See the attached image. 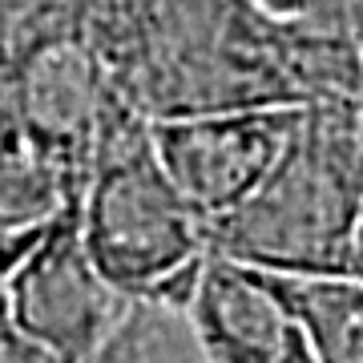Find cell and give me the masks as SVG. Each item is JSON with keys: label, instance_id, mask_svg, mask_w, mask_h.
I'll use <instances>...</instances> for the list:
<instances>
[{"label": "cell", "instance_id": "6da1fadb", "mask_svg": "<svg viewBox=\"0 0 363 363\" xmlns=\"http://www.w3.org/2000/svg\"><path fill=\"white\" fill-rule=\"evenodd\" d=\"M89 25L117 101L142 121L363 89V49L347 33L267 0H89Z\"/></svg>", "mask_w": 363, "mask_h": 363}, {"label": "cell", "instance_id": "7a4b0ae2", "mask_svg": "<svg viewBox=\"0 0 363 363\" xmlns=\"http://www.w3.org/2000/svg\"><path fill=\"white\" fill-rule=\"evenodd\" d=\"M121 109L89 0H0V238L45 230L77 198Z\"/></svg>", "mask_w": 363, "mask_h": 363}, {"label": "cell", "instance_id": "3957f363", "mask_svg": "<svg viewBox=\"0 0 363 363\" xmlns=\"http://www.w3.org/2000/svg\"><path fill=\"white\" fill-rule=\"evenodd\" d=\"M363 194V89L291 109L279 154L250 194L206 226L210 255L259 271H347Z\"/></svg>", "mask_w": 363, "mask_h": 363}, {"label": "cell", "instance_id": "277c9868", "mask_svg": "<svg viewBox=\"0 0 363 363\" xmlns=\"http://www.w3.org/2000/svg\"><path fill=\"white\" fill-rule=\"evenodd\" d=\"M85 255L125 298H186L206 247V222L169 182L150 121L117 117L101 133L77 190Z\"/></svg>", "mask_w": 363, "mask_h": 363}, {"label": "cell", "instance_id": "5b68a950", "mask_svg": "<svg viewBox=\"0 0 363 363\" xmlns=\"http://www.w3.org/2000/svg\"><path fill=\"white\" fill-rule=\"evenodd\" d=\"M0 295L16 323L65 363H89L133 303L105 283L85 255L77 198L33 238V247L0 283Z\"/></svg>", "mask_w": 363, "mask_h": 363}, {"label": "cell", "instance_id": "8992f818", "mask_svg": "<svg viewBox=\"0 0 363 363\" xmlns=\"http://www.w3.org/2000/svg\"><path fill=\"white\" fill-rule=\"evenodd\" d=\"M291 109L295 105L166 117L150 121V142L169 182L210 226L218 214L238 206L262 178V169L271 166Z\"/></svg>", "mask_w": 363, "mask_h": 363}, {"label": "cell", "instance_id": "52a82bcc", "mask_svg": "<svg viewBox=\"0 0 363 363\" xmlns=\"http://www.w3.org/2000/svg\"><path fill=\"white\" fill-rule=\"evenodd\" d=\"M206 363H315L267 271L206 255L182 298Z\"/></svg>", "mask_w": 363, "mask_h": 363}, {"label": "cell", "instance_id": "ba28073f", "mask_svg": "<svg viewBox=\"0 0 363 363\" xmlns=\"http://www.w3.org/2000/svg\"><path fill=\"white\" fill-rule=\"evenodd\" d=\"M271 286L298 319L315 363H363V279L351 271L286 274L267 271Z\"/></svg>", "mask_w": 363, "mask_h": 363}, {"label": "cell", "instance_id": "9c48e42d", "mask_svg": "<svg viewBox=\"0 0 363 363\" xmlns=\"http://www.w3.org/2000/svg\"><path fill=\"white\" fill-rule=\"evenodd\" d=\"M89 363H206L178 298H133Z\"/></svg>", "mask_w": 363, "mask_h": 363}, {"label": "cell", "instance_id": "30bf717a", "mask_svg": "<svg viewBox=\"0 0 363 363\" xmlns=\"http://www.w3.org/2000/svg\"><path fill=\"white\" fill-rule=\"evenodd\" d=\"M274 13L307 21V25H323L335 33H347L363 49V0H267Z\"/></svg>", "mask_w": 363, "mask_h": 363}, {"label": "cell", "instance_id": "8fae6325", "mask_svg": "<svg viewBox=\"0 0 363 363\" xmlns=\"http://www.w3.org/2000/svg\"><path fill=\"white\" fill-rule=\"evenodd\" d=\"M0 363H65L57 359L49 347H40L37 339L9 315L4 295H0Z\"/></svg>", "mask_w": 363, "mask_h": 363}, {"label": "cell", "instance_id": "7c38bea8", "mask_svg": "<svg viewBox=\"0 0 363 363\" xmlns=\"http://www.w3.org/2000/svg\"><path fill=\"white\" fill-rule=\"evenodd\" d=\"M37 234H40V230H37ZM37 234H25V238H0V283L9 279V271L16 267V259H21L28 247H33V238H37Z\"/></svg>", "mask_w": 363, "mask_h": 363}, {"label": "cell", "instance_id": "4fadbf2b", "mask_svg": "<svg viewBox=\"0 0 363 363\" xmlns=\"http://www.w3.org/2000/svg\"><path fill=\"white\" fill-rule=\"evenodd\" d=\"M347 271L363 279V194H359V210H355V230H351V250H347Z\"/></svg>", "mask_w": 363, "mask_h": 363}]
</instances>
